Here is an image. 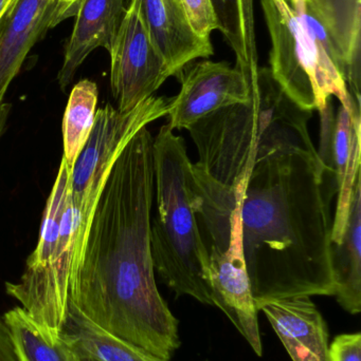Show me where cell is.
Instances as JSON below:
<instances>
[{
    "label": "cell",
    "instance_id": "21",
    "mask_svg": "<svg viewBox=\"0 0 361 361\" xmlns=\"http://www.w3.org/2000/svg\"><path fill=\"white\" fill-rule=\"evenodd\" d=\"M97 97L99 91L97 84L89 80L78 82L70 93L61 129L64 140L63 158L71 169L86 145L95 125Z\"/></svg>",
    "mask_w": 361,
    "mask_h": 361
},
{
    "label": "cell",
    "instance_id": "3",
    "mask_svg": "<svg viewBox=\"0 0 361 361\" xmlns=\"http://www.w3.org/2000/svg\"><path fill=\"white\" fill-rule=\"evenodd\" d=\"M312 116L284 93L269 68H259L247 102L222 108L188 129L199 156L193 166L233 188L269 159L302 154L319 160L309 131Z\"/></svg>",
    "mask_w": 361,
    "mask_h": 361
},
{
    "label": "cell",
    "instance_id": "18",
    "mask_svg": "<svg viewBox=\"0 0 361 361\" xmlns=\"http://www.w3.org/2000/svg\"><path fill=\"white\" fill-rule=\"evenodd\" d=\"M218 20V31L237 56L235 68L248 80L259 71L254 34V0H212Z\"/></svg>",
    "mask_w": 361,
    "mask_h": 361
},
{
    "label": "cell",
    "instance_id": "7",
    "mask_svg": "<svg viewBox=\"0 0 361 361\" xmlns=\"http://www.w3.org/2000/svg\"><path fill=\"white\" fill-rule=\"evenodd\" d=\"M196 216L208 255L213 305L222 310L254 353L262 356L259 311L244 260L239 212L230 189L207 185L199 191Z\"/></svg>",
    "mask_w": 361,
    "mask_h": 361
},
{
    "label": "cell",
    "instance_id": "25",
    "mask_svg": "<svg viewBox=\"0 0 361 361\" xmlns=\"http://www.w3.org/2000/svg\"><path fill=\"white\" fill-rule=\"evenodd\" d=\"M82 1L83 0H59V10L64 20L76 16Z\"/></svg>",
    "mask_w": 361,
    "mask_h": 361
},
{
    "label": "cell",
    "instance_id": "8",
    "mask_svg": "<svg viewBox=\"0 0 361 361\" xmlns=\"http://www.w3.org/2000/svg\"><path fill=\"white\" fill-rule=\"evenodd\" d=\"M167 110L169 99L153 95L131 111H120L108 104L95 114L93 130L76 159L70 178L74 228L73 263L70 278L78 269L93 212L114 162L142 128L165 118Z\"/></svg>",
    "mask_w": 361,
    "mask_h": 361
},
{
    "label": "cell",
    "instance_id": "4",
    "mask_svg": "<svg viewBox=\"0 0 361 361\" xmlns=\"http://www.w3.org/2000/svg\"><path fill=\"white\" fill-rule=\"evenodd\" d=\"M156 216L150 220L155 271L177 294L213 305L207 252L196 216L193 164L184 140L163 125L153 141Z\"/></svg>",
    "mask_w": 361,
    "mask_h": 361
},
{
    "label": "cell",
    "instance_id": "6",
    "mask_svg": "<svg viewBox=\"0 0 361 361\" xmlns=\"http://www.w3.org/2000/svg\"><path fill=\"white\" fill-rule=\"evenodd\" d=\"M72 169L61 159L47 201L37 245L16 283L6 282L8 296L18 301L30 317L54 338H59L69 307V283L73 263V214L65 209Z\"/></svg>",
    "mask_w": 361,
    "mask_h": 361
},
{
    "label": "cell",
    "instance_id": "5",
    "mask_svg": "<svg viewBox=\"0 0 361 361\" xmlns=\"http://www.w3.org/2000/svg\"><path fill=\"white\" fill-rule=\"evenodd\" d=\"M271 40L275 82L301 109L321 111L333 97L351 105L348 66L321 19L307 0H262Z\"/></svg>",
    "mask_w": 361,
    "mask_h": 361
},
{
    "label": "cell",
    "instance_id": "14",
    "mask_svg": "<svg viewBox=\"0 0 361 361\" xmlns=\"http://www.w3.org/2000/svg\"><path fill=\"white\" fill-rule=\"evenodd\" d=\"M260 311L292 361H330L328 326L311 297L271 301Z\"/></svg>",
    "mask_w": 361,
    "mask_h": 361
},
{
    "label": "cell",
    "instance_id": "11",
    "mask_svg": "<svg viewBox=\"0 0 361 361\" xmlns=\"http://www.w3.org/2000/svg\"><path fill=\"white\" fill-rule=\"evenodd\" d=\"M177 78L182 87L169 99L167 116L173 130H188L213 112L249 99L250 82L237 68L225 61L205 59L190 63Z\"/></svg>",
    "mask_w": 361,
    "mask_h": 361
},
{
    "label": "cell",
    "instance_id": "23",
    "mask_svg": "<svg viewBox=\"0 0 361 361\" xmlns=\"http://www.w3.org/2000/svg\"><path fill=\"white\" fill-rule=\"evenodd\" d=\"M330 361H361V334L338 335L330 345Z\"/></svg>",
    "mask_w": 361,
    "mask_h": 361
},
{
    "label": "cell",
    "instance_id": "20",
    "mask_svg": "<svg viewBox=\"0 0 361 361\" xmlns=\"http://www.w3.org/2000/svg\"><path fill=\"white\" fill-rule=\"evenodd\" d=\"M4 320L18 361H73L63 336L54 338L36 324L21 307L6 312Z\"/></svg>",
    "mask_w": 361,
    "mask_h": 361
},
{
    "label": "cell",
    "instance_id": "24",
    "mask_svg": "<svg viewBox=\"0 0 361 361\" xmlns=\"http://www.w3.org/2000/svg\"><path fill=\"white\" fill-rule=\"evenodd\" d=\"M0 361H18L11 341L10 330L6 326L4 317H0Z\"/></svg>",
    "mask_w": 361,
    "mask_h": 361
},
{
    "label": "cell",
    "instance_id": "17",
    "mask_svg": "<svg viewBox=\"0 0 361 361\" xmlns=\"http://www.w3.org/2000/svg\"><path fill=\"white\" fill-rule=\"evenodd\" d=\"M330 32L348 66L352 90L360 89L361 0H307Z\"/></svg>",
    "mask_w": 361,
    "mask_h": 361
},
{
    "label": "cell",
    "instance_id": "13",
    "mask_svg": "<svg viewBox=\"0 0 361 361\" xmlns=\"http://www.w3.org/2000/svg\"><path fill=\"white\" fill-rule=\"evenodd\" d=\"M140 12L171 76L177 78L197 59L213 55L211 40L193 31L180 0H140Z\"/></svg>",
    "mask_w": 361,
    "mask_h": 361
},
{
    "label": "cell",
    "instance_id": "10",
    "mask_svg": "<svg viewBox=\"0 0 361 361\" xmlns=\"http://www.w3.org/2000/svg\"><path fill=\"white\" fill-rule=\"evenodd\" d=\"M321 116L318 158L322 167L324 183L333 195L337 193L336 214L332 226V243H339L347 224L352 195L361 176L360 105L352 97L349 107L334 112L329 102Z\"/></svg>",
    "mask_w": 361,
    "mask_h": 361
},
{
    "label": "cell",
    "instance_id": "26",
    "mask_svg": "<svg viewBox=\"0 0 361 361\" xmlns=\"http://www.w3.org/2000/svg\"><path fill=\"white\" fill-rule=\"evenodd\" d=\"M61 336H63V335H61ZM64 338H65V337H64ZM65 341H67L70 349H71L73 361H101L95 358V356L91 355V354H89L88 352L83 350L82 348L78 347V345L70 343V341H67L66 338Z\"/></svg>",
    "mask_w": 361,
    "mask_h": 361
},
{
    "label": "cell",
    "instance_id": "22",
    "mask_svg": "<svg viewBox=\"0 0 361 361\" xmlns=\"http://www.w3.org/2000/svg\"><path fill=\"white\" fill-rule=\"evenodd\" d=\"M193 31L201 38L209 39L212 32L218 30V20L212 0H180Z\"/></svg>",
    "mask_w": 361,
    "mask_h": 361
},
{
    "label": "cell",
    "instance_id": "27",
    "mask_svg": "<svg viewBox=\"0 0 361 361\" xmlns=\"http://www.w3.org/2000/svg\"><path fill=\"white\" fill-rule=\"evenodd\" d=\"M11 106L8 104H2L0 106V139L6 130L8 124V116H10Z\"/></svg>",
    "mask_w": 361,
    "mask_h": 361
},
{
    "label": "cell",
    "instance_id": "16",
    "mask_svg": "<svg viewBox=\"0 0 361 361\" xmlns=\"http://www.w3.org/2000/svg\"><path fill=\"white\" fill-rule=\"evenodd\" d=\"M331 261L337 301L345 311H361V176L356 180L349 216L339 243L331 242Z\"/></svg>",
    "mask_w": 361,
    "mask_h": 361
},
{
    "label": "cell",
    "instance_id": "9",
    "mask_svg": "<svg viewBox=\"0 0 361 361\" xmlns=\"http://www.w3.org/2000/svg\"><path fill=\"white\" fill-rule=\"evenodd\" d=\"M108 54L110 88L120 111H131L171 78L144 25L140 0H129L124 20Z\"/></svg>",
    "mask_w": 361,
    "mask_h": 361
},
{
    "label": "cell",
    "instance_id": "12",
    "mask_svg": "<svg viewBox=\"0 0 361 361\" xmlns=\"http://www.w3.org/2000/svg\"><path fill=\"white\" fill-rule=\"evenodd\" d=\"M61 21L59 0H17L0 19V106L30 51Z\"/></svg>",
    "mask_w": 361,
    "mask_h": 361
},
{
    "label": "cell",
    "instance_id": "19",
    "mask_svg": "<svg viewBox=\"0 0 361 361\" xmlns=\"http://www.w3.org/2000/svg\"><path fill=\"white\" fill-rule=\"evenodd\" d=\"M61 335L101 361H171L153 355L97 328L70 303Z\"/></svg>",
    "mask_w": 361,
    "mask_h": 361
},
{
    "label": "cell",
    "instance_id": "2",
    "mask_svg": "<svg viewBox=\"0 0 361 361\" xmlns=\"http://www.w3.org/2000/svg\"><path fill=\"white\" fill-rule=\"evenodd\" d=\"M256 309L296 297L334 296L331 200L320 161L269 159L231 188Z\"/></svg>",
    "mask_w": 361,
    "mask_h": 361
},
{
    "label": "cell",
    "instance_id": "15",
    "mask_svg": "<svg viewBox=\"0 0 361 361\" xmlns=\"http://www.w3.org/2000/svg\"><path fill=\"white\" fill-rule=\"evenodd\" d=\"M126 0H83L57 74L61 90L71 84L87 57L104 48L110 51L126 15Z\"/></svg>",
    "mask_w": 361,
    "mask_h": 361
},
{
    "label": "cell",
    "instance_id": "1",
    "mask_svg": "<svg viewBox=\"0 0 361 361\" xmlns=\"http://www.w3.org/2000/svg\"><path fill=\"white\" fill-rule=\"evenodd\" d=\"M153 141L144 127L114 162L70 280L69 303L97 328L170 360L180 341L157 288L150 248Z\"/></svg>",
    "mask_w": 361,
    "mask_h": 361
},
{
    "label": "cell",
    "instance_id": "28",
    "mask_svg": "<svg viewBox=\"0 0 361 361\" xmlns=\"http://www.w3.org/2000/svg\"><path fill=\"white\" fill-rule=\"evenodd\" d=\"M17 0H0V19L16 4Z\"/></svg>",
    "mask_w": 361,
    "mask_h": 361
}]
</instances>
